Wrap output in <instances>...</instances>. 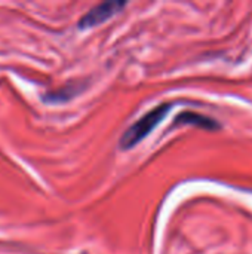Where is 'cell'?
Masks as SVG:
<instances>
[{
    "label": "cell",
    "instance_id": "cell-1",
    "mask_svg": "<svg viewBox=\"0 0 252 254\" xmlns=\"http://www.w3.org/2000/svg\"><path fill=\"white\" fill-rule=\"evenodd\" d=\"M169 110H171V104H160L151 109L143 118H140L132 127L126 129V132L120 138V147L126 150V149H132L134 146H137L165 119Z\"/></svg>",
    "mask_w": 252,
    "mask_h": 254
},
{
    "label": "cell",
    "instance_id": "cell-2",
    "mask_svg": "<svg viewBox=\"0 0 252 254\" xmlns=\"http://www.w3.org/2000/svg\"><path fill=\"white\" fill-rule=\"evenodd\" d=\"M126 6L125 1H104L95 7H92L86 15H83L79 21V28L88 30L95 25H100L105 22L107 19L113 18L116 13H119Z\"/></svg>",
    "mask_w": 252,
    "mask_h": 254
},
{
    "label": "cell",
    "instance_id": "cell-3",
    "mask_svg": "<svg viewBox=\"0 0 252 254\" xmlns=\"http://www.w3.org/2000/svg\"><path fill=\"white\" fill-rule=\"evenodd\" d=\"M175 122L177 124L198 125V127L205 128V129H217L218 128V124L214 119H211L208 116H203V115H199V113H195V112H184V113L178 115Z\"/></svg>",
    "mask_w": 252,
    "mask_h": 254
}]
</instances>
